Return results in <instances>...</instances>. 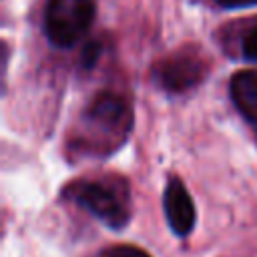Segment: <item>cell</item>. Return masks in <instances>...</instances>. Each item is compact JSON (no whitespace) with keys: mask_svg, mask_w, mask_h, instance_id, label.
I'll use <instances>...</instances> for the list:
<instances>
[{"mask_svg":"<svg viewBox=\"0 0 257 257\" xmlns=\"http://www.w3.org/2000/svg\"><path fill=\"white\" fill-rule=\"evenodd\" d=\"M64 197L110 229H122L128 221L126 191L112 181H74L64 189Z\"/></svg>","mask_w":257,"mask_h":257,"instance_id":"cell-1","label":"cell"},{"mask_svg":"<svg viewBox=\"0 0 257 257\" xmlns=\"http://www.w3.org/2000/svg\"><path fill=\"white\" fill-rule=\"evenodd\" d=\"M92 20V0H48L44 10V32L54 46L70 48L88 30Z\"/></svg>","mask_w":257,"mask_h":257,"instance_id":"cell-2","label":"cell"},{"mask_svg":"<svg viewBox=\"0 0 257 257\" xmlns=\"http://www.w3.org/2000/svg\"><path fill=\"white\" fill-rule=\"evenodd\" d=\"M209 60L197 46H183L155 64V80L169 92H185L207 74Z\"/></svg>","mask_w":257,"mask_h":257,"instance_id":"cell-3","label":"cell"},{"mask_svg":"<svg viewBox=\"0 0 257 257\" xmlns=\"http://www.w3.org/2000/svg\"><path fill=\"white\" fill-rule=\"evenodd\" d=\"M82 118L90 128H98L100 133H118L124 137L131 124V110L124 98L110 90H102L86 106Z\"/></svg>","mask_w":257,"mask_h":257,"instance_id":"cell-4","label":"cell"},{"mask_svg":"<svg viewBox=\"0 0 257 257\" xmlns=\"http://www.w3.org/2000/svg\"><path fill=\"white\" fill-rule=\"evenodd\" d=\"M163 209L171 231L179 237H187L195 227V205L179 177H171L163 193Z\"/></svg>","mask_w":257,"mask_h":257,"instance_id":"cell-5","label":"cell"},{"mask_svg":"<svg viewBox=\"0 0 257 257\" xmlns=\"http://www.w3.org/2000/svg\"><path fill=\"white\" fill-rule=\"evenodd\" d=\"M229 92L237 110L251 122H257V68L235 72L229 82Z\"/></svg>","mask_w":257,"mask_h":257,"instance_id":"cell-6","label":"cell"},{"mask_svg":"<svg viewBox=\"0 0 257 257\" xmlns=\"http://www.w3.org/2000/svg\"><path fill=\"white\" fill-rule=\"evenodd\" d=\"M98 257H151V255L135 245H112L106 247Z\"/></svg>","mask_w":257,"mask_h":257,"instance_id":"cell-7","label":"cell"},{"mask_svg":"<svg viewBox=\"0 0 257 257\" xmlns=\"http://www.w3.org/2000/svg\"><path fill=\"white\" fill-rule=\"evenodd\" d=\"M241 50H243V56L247 60H257V24L243 36Z\"/></svg>","mask_w":257,"mask_h":257,"instance_id":"cell-8","label":"cell"},{"mask_svg":"<svg viewBox=\"0 0 257 257\" xmlns=\"http://www.w3.org/2000/svg\"><path fill=\"white\" fill-rule=\"evenodd\" d=\"M98 56H100V44H98L96 40H90V42L84 46V50H82V64H84L86 68H92V66L96 64Z\"/></svg>","mask_w":257,"mask_h":257,"instance_id":"cell-9","label":"cell"},{"mask_svg":"<svg viewBox=\"0 0 257 257\" xmlns=\"http://www.w3.org/2000/svg\"><path fill=\"white\" fill-rule=\"evenodd\" d=\"M217 4L225 8H243V6H255L257 0H215Z\"/></svg>","mask_w":257,"mask_h":257,"instance_id":"cell-10","label":"cell"}]
</instances>
